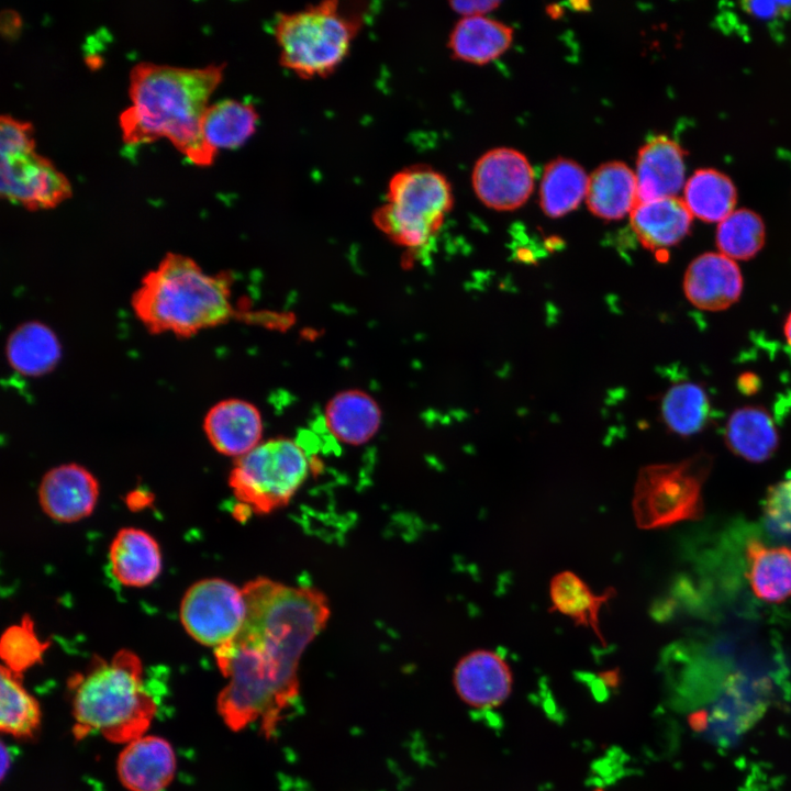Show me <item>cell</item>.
I'll return each mask as SVG.
<instances>
[{
    "mask_svg": "<svg viewBox=\"0 0 791 791\" xmlns=\"http://www.w3.org/2000/svg\"><path fill=\"white\" fill-rule=\"evenodd\" d=\"M765 238L766 229L761 216L749 209L734 210L718 223L715 234L718 252L735 261L756 256Z\"/></svg>",
    "mask_w": 791,
    "mask_h": 791,
    "instance_id": "32",
    "label": "cell"
},
{
    "mask_svg": "<svg viewBox=\"0 0 791 791\" xmlns=\"http://www.w3.org/2000/svg\"><path fill=\"white\" fill-rule=\"evenodd\" d=\"M109 560L113 577L125 587L142 588L154 582L161 571L158 543L147 532L124 527L114 536Z\"/></svg>",
    "mask_w": 791,
    "mask_h": 791,
    "instance_id": "19",
    "label": "cell"
},
{
    "mask_svg": "<svg viewBox=\"0 0 791 791\" xmlns=\"http://www.w3.org/2000/svg\"><path fill=\"white\" fill-rule=\"evenodd\" d=\"M512 40V27L502 22L483 15L463 16L450 32L448 48L456 59L483 65L503 54Z\"/></svg>",
    "mask_w": 791,
    "mask_h": 791,
    "instance_id": "23",
    "label": "cell"
},
{
    "mask_svg": "<svg viewBox=\"0 0 791 791\" xmlns=\"http://www.w3.org/2000/svg\"><path fill=\"white\" fill-rule=\"evenodd\" d=\"M69 688L78 739L99 733L113 743H129L143 736L157 710L141 659L126 649L110 660L94 659L85 673L70 678Z\"/></svg>",
    "mask_w": 791,
    "mask_h": 791,
    "instance_id": "4",
    "label": "cell"
},
{
    "mask_svg": "<svg viewBox=\"0 0 791 791\" xmlns=\"http://www.w3.org/2000/svg\"><path fill=\"white\" fill-rule=\"evenodd\" d=\"M0 193L27 210H47L71 196L68 179L35 151L1 154Z\"/></svg>",
    "mask_w": 791,
    "mask_h": 791,
    "instance_id": "10",
    "label": "cell"
},
{
    "mask_svg": "<svg viewBox=\"0 0 791 791\" xmlns=\"http://www.w3.org/2000/svg\"><path fill=\"white\" fill-rule=\"evenodd\" d=\"M0 728L14 737H32L41 723L36 700L23 688L19 675L1 667Z\"/></svg>",
    "mask_w": 791,
    "mask_h": 791,
    "instance_id": "31",
    "label": "cell"
},
{
    "mask_svg": "<svg viewBox=\"0 0 791 791\" xmlns=\"http://www.w3.org/2000/svg\"><path fill=\"white\" fill-rule=\"evenodd\" d=\"M501 4L495 0H475V1H450V8L464 16H479L490 12Z\"/></svg>",
    "mask_w": 791,
    "mask_h": 791,
    "instance_id": "37",
    "label": "cell"
},
{
    "mask_svg": "<svg viewBox=\"0 0 791 791\" xmlns=\"http://www.w3.org/2000/svg\"><path fill=\"white\" fill-rule=\"evenodd\" d=\"M99 483L94 476L77 464H65L48 470L38 488V501L51 519L73 523L89 516L97 504Z\"/></svg>",
    "mask_w": 791,
    "mask_h": 791,
    "instance_id": "12",
    "label": "cell"
},
{
    "mask_svg": "<svg viewBox=\"0 0 791 791\" xmlns=\"http://www.w3.org/2000/svg\"><path fill=\"white\" fill-rule=\"evenodd\" d=\"M747 579L757 598L779 603L791 597V548L747 543Z\"/></svg>",
    "mask_w": 791,
    "mask_h": 791,
    "instance_id": "26",
    "label": "cell"
},
{
    "mask_svg": "<svg viewBox=\"0 0 791 791\" xmlns=\"http://www.w3.org/2000/svg\"><path fill=\"white\" fill-rule=\"evenodd\" d=\"M10 366L26 377H40L52 371L62 356V347L54 332L36 321L18 326L5 346Z\"/></svg>",
    "mask_w": 791,
    "mask_h": 791,
    "instance_id": "24",
    "label": "cell"
},
{
    "mask_svg": "<svg viewBox=\"0 0 791 791\" xmlns=\"http://www.w3.org/2000/svg\"><path fill=\"white\" fill-rule=\"evenodd\" d=\"M742 9L760 20H771L791 11V1H743Z\"/></svg>",
    "mask_w": 791,
    "mask_h": 791,
    "instance_id": "36",
    "label": "cell"
},
{
    "mask_svg": "<svg viewBox=\"0 0 791 791\" xmlns=\"http://www.w3.org/2000/svg\"><path fill=\"white\" fill-rule=\"evenodd\" d=\"M204 433L213 448L224 456L242 457L261 443L260 411L243 399H225L205 414Z\"/></svg>",
    "mask_w": 791,
    "mask_h": 791,
    "instance_id": "14",
    "label": "cell"
},
{
    "mask_svg": "<svg viewBox=\"0 0 791 791\" xmlns=\"http://www.w3.org/2000/svg\"><path fill=\"white\" fill-rule=\"evenodd\" d=\"M705 722V715L703 713H695L690 717V724L694 729H700L703 727Z\"/></svg>",
    "mask_w": 791,
    "mask_h": 791,
    "instance_id": "38",
    "label": "cell"
},
{
    "mask_svg": "<svg viewBox=\"0 0 791 791\" xmlns=\"http://www.w3.org/2000/svg\"><path fill=\"white\" fill-rule=\"evenodd\" d=\"M683 201L691 215L704 222L720 223L734 210L737 190L725 174L702 168L687 180Z\"/></svg>",
    "mask_w": 791,
    "mask_h": 791,
    "instance_id": "28",
    "label": "cell"
},
{
    "mask_svg": "<svg viewBox=\"0 0 791 791\" xmlns=\"http://www.w3.org/2000/svg\"><path fill=\"white\" fill-rule=\"evenodd\" d=\"M472 187L487 207L510 211L526 202L534 187L527 158L513 148H494L483 154L472 171Z\"/></svg>",
    "mask_w": 791,
    "mask_h": 791,
    "instance_id": "11",
    "label": "cell"
},
{
    "mask_svg": "<svg viewBox=\"0 0 791 791\" xmlns=\"http://www.w3.org/2000/svg\"><path fill=\"white\" fill-rule=\"evenodd\" d=\"M454 683L466 703L487 709L501 704L509 697L512 675L499 654L479 649L459 660L454 672Z\"/></svg>",
    "mask_w": 791,
    "mask_h": 791,
    "instance_id": "16",
    "label": "cell"
},
{
    "mask_svg": "<svg viewBox=\"0 0 791 791\" xmlns=\"http://www.w3.org/2000/svg\"><path fill=\"white\" fill-rule=\"evenodd\" d=\"M231 279L208 274L186 255L167 253L146 272L131 298L132 310L151 334L190 337L234 315Z\"/></svg>",
    "mask_w": 791,
    "mask_h": 791,
    "instance_id": "3",
    "label": "cell"
},
{
    "mask_svg": "<svg viewBox=\"0 0 791 791\" xmlns=\"http://www.w3.org/2000/svg\"><path fill=\"white\" fill-rule=\"evenodd\" d=\"M616 594L609 588L595 594L590 587L572 571H561L554 576L549 586L550 612H558L570 617L577 625L591 628L604 643L600 630V610L604 603Z\"/></svg>",
    "mask_w": 791,
    "mask_h": 791,
    "instance_id": "25",
    "label": "cell"
},
{
    "mask_svg": "<svg viewBox=\"0 0 791 791\" xmlns=\"http://www.w3.org/2000/svg\"><path fill=\"white\" fill-rule=\"evenodd\" d=\"M324 420L336 439L348 445H361L378 432L381 410L369 393L347 389L330 399L324 409Z\"/></svg>",
    "mask_w": 791,
    "mask_h": 791,
    "instance_id": "20",
    "label": "cell"
},
{
    "mask_svg": "<svg viewBox=\"0 0 791 791\" xmlns=\"http://www.w3.org/2000/svg\"><path fill=\"white\" fill-rule=\"evenodd\" d=\"M684 155L683 148L665 135L640 147L635 171L638 202L677 197L686 185Z\"/></svg>",
    "mask_w": 791,
    "mask_h": 791,
    "instance_id": "17",
    "label": "cell"
},
{
    "mask_svg": "<svg viewBox=\"0 0 791 791\" xmlns=\"http://www.w3.org/2000/svg\"><path fill=\"white\" fill-rule=\"evenodd\" d=\"M586 201L589 210L603 220L631 214L638 202L635 172L622 161H608L589 177Z\"/></svg>",
    "mask_w": 791,
    "mask_h": 791,
    "instance_id": "21",
    "label": "cell"
},
{
    "mask_svg": "<svg viewBox=\"0 0 791 791\" xmlns=\"http://www.w3.org/2000/svg\"><path fill=\"white\" fill-rule=\"evenodd\" d=\"M116 771L129 791H165L175 776L176 755L166 739L143 735L126 743Z\"/></svg>",
    "mask_w": 791,
    "mask_h": 791,
    "instance_id": "15",
    "label": "cell"
},
{
    "mask_svg": "<svg viewBox=\"0 0 791 791\" xmlns=\"http://www.w3.org/2000/svg\"><path fill=\"white\" fill-rule=\"evenodd\" d=\"M224 67L136 64L130 74L131 105L120 115L124 143L138 145L166 137L194 165H212L218 153L204 142L201 121Z\"/></svg>",
    "mask_w": 791,
    "mask_h": 791,
    "instance_id": "2",
    "label": "cell"
},
{
    "mask_svg": "<svg viewBox=\"0 0 791 791\" xmlns=\"http://www.w3.org/2000/svg\"><path fill=\"white\" fill-rule=\"evenodd\" d=\"M712 464V456L699 453L678 463L643 467L633 495L637 526L654 530L701 519L702 488Z\"/></svg>",
    "mask_w": 791,
    "mask_h": 791,
    "instance_id": "7",
    "label": "cell"
},
{
    "mask_svg": "<svg viewBox=\"0 0 791 791\" xmlns=\"http://www.w3.org/2000/svg\"><path fill=\"white\" fill-rule=\"evenodd\" d=\"M711 413L705 390L693 382L671 387L661 402V416L668 428L681 436L693 435L704 428Z\"/></svg>",
    "mask_w": 791,
    "mask_h": 791,
    "instance_id": "30",
    "label": "cell"
},
{
    "mask_svg": "<svg viewBox=\"0 0 791 791\" xmlns=\"http://www.w3.org/2000/svg\"><path fill=\"white\" fill-rule=\"evenodd\" d=\"M180 621L198 643L219 648L242 631L247 615L243 589L220 578L197 581L185 593Z\"/></svg>",
    "mask_w": 791,
    "mask_h": 791,
    "instance_id": "9",
    "label": "cell"
},
{
    "mask_svg": "<svg viewBox=\"0 0 791 791\" xmlns=\"http://www.w3.org/2000/svg\"><path fill=\"white\" fill-rule=\"evenodd\" d=\"M47 646L37 637L33 622L25 616L20 624L10 626L3 633L0 653L4 667L20 675L42 659Z\"/></svg>",
    "mask_w": 791,
    "mask_h": 791,
    "instance_id": "33",
    "label": "cell"
},
{
    "mask_svg": "<svg viewBox=\"0 0 791 791\" xmlns=\"http://www.w3.org/2000/svg\"><path fill=\"white\" fill-rule=\"evenodd\" d=\"M259 114L247 102L225 99L209 105L202 116L201 134L209 147L233 149L242 146L255 132Z\"/></svg>",
    "mask_w": 791,
    "mask_h": 791,
    "instance_id": "27",
    "label": "cell"
},
{
    "mask_svg": "<svg viewBox=\"0 0 791 791\" xmlns=\"http://www.w3.org/2000/svg\"><path fill=\"white\" fill-rule=\"evenodd\" d=\"M589 177L576 161L557 158L549 161L539 188L542 210L549 218H560L575 210L587 196Z\"/></svg>",
    "mask_w": 791,
    "mask_h": 791,
    "instance_id": "29",
    "label": "cell"
},
{
    "mask_svg": "<svg viewBox=\"0 0 791 791\" xmlns=\"http://www.w3.org/2000/svg\"><path fill=\"white\" fill-rule=\"evenodd\" d=\"M243 589L247 615L239 634L214 650L218 666L268 698L282 715L299 691L298 668L330 617L325 594L268 578Z\"/></svg>",
    "mask_w": 791,
    "mask_h": 791,
    "instance_id": "1",
    "label": "cell"
},
{
    "mask_svg": "<svg viewBox=\"0 0 791 791\" xmlns=\"http://www.w3.org/2000/svg\"><path fill=\"white\" fill-rule=\"evenodd\" d=\"M363 25V15L336 0L280 13L274 37L280 65L303 79L324 78L345 60Z\"/></svg>",
    "mask_w": 791,
    "mask_h": 791,
    "instance_id": "5",
    "label": "cell"
},
{
    "mask_svg": "<svg viewBox=\"0 0 791 791\" xmlns=\"http://www.w3.org/2000/svg\"><path fill=\"white\" fill-rule=\"evenodd\" d=\"M34 130L31 123L2 114L0 118V154L35 151Z\"/></svg>",
    "mask_w": 791,
    "mask_h": 791,
    "instance_id": "35",
    "label": "cell"
},
{
    "mask_svg": "<svg viewBox=\"0 0 791 791\" xmlns=\"http://www.w3.org/2000/svg\"><path fill=\"white\" fill-rule=\"evenodd\" d=\"M764 515L766 524L772 533L791 535V478L768 489Z\"/></svg>",
    "mask_w": 791,
    "mask_h": 791,
    "instance_id": "34",
    "label": "cell"
},
{
    "mask_svg": "<svg viewBox=\"0 0 791 791\" xmlns=\"http://www.w3.org/2000/svg\"><path fill=\"white\" fill-rule=\"evenodd\" d=\"M309 470V457L298 442L271 438L236 458L229 483L239 502L267 514L290 502Z\"/></svg>",
    "mask_w": 791,
    "mask_h": 791,
    "instance_id": "8",
    "label": "cell"
},
{
    "mask_svg": "<svg viewBox=\"0 0 791 791\" xmlns=\"http://www.w3.org/2000/svg\"><path fill=\"white\" fill-rule=\"evenodd\" d=\"M630 218L640 244L656 254L680 243L689 234L693 219L679 197L638 202Z\"/></svg>",
    "mask_w": 791,
    "mask_h": 791,
    "instance_id": "18",
    "label": "cell"
},
{
    "mask_svg": "<svg viewBox=\"0 0 791 791\" xmlns=\"http://www.w3.org/2000/svg\"><path fill=\"white\" fill-rule=\"evenodd\" d=\"M453 204L447 178L428 165L415 164L392 175L386 200L372 221L396 245L422 249L437 234Z\"/></svg>",
    "mask_w": 791,
    "mask_h": 791,
    "instance_id": "6",
    "label": "cell"
},
{
    "mask_svg": "<svg viewBox=\"0 0 791 791\" xmlns=\"http://www.w3.org/2000/svg\"><path fill=\"white\" fill-rule=\"evenodd\" d=\"M783 333L788 344L791 346V312L788 314L784 325Z\"/></svg>",
    "mask_w": 791,
    "mask_h": 791,
    "instance_id": "39",
    "label": "cell"
},
{
    "mask_svg": "<svg viewBox=\"0 0 791 791\" xmlns=\"http://www.w3.org/2000/svg\"><path fill=\"white\" fill-rule=\"evenodd\" d=\"M743 276L737 263L720 252L695 257L683 278L687 299L698 309L721 311L733 305L743 291Z\"/></svg>",
    "mask_w": 791,
    "mask_h": 791,
    "instance_id": "13",
    "label": "cell"
},
{
    "mask_svg": "<svg viewBox=\"0 0 791 791\" xmlns=\"http://www.w3.org/2000/svg\"><path fill=\"white\" fill-rule=\"evenodd\" d=\"M725 443L736 456L751 463L769 459L779 446V434L770 413L747 405L734 411L725 426Z\"/></svg>",
    "mask_w": 791,
    "mask_h": 791,
    "instance_id": "22",
    "label": "cell"
}]
</instances>
